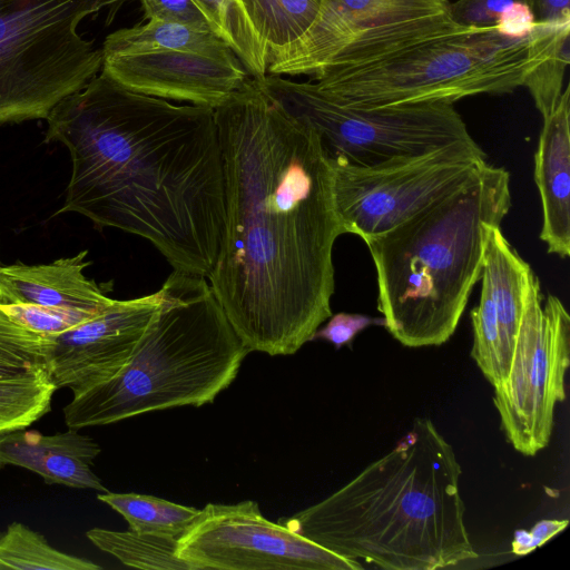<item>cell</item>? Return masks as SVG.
Returning a JSON list of instances; mask_svg holds the SVG:
<instances>
[{"label":"cell","instance_id":"obj_1","mask_svg":"<svg viewBox=\"0 0 570 570\" xmlns=\"http://www.w3.org/2000/svg\"><path fill=\"white\" fill-rule=\"evenodd\" d=\"M214 110L225 217L207 279L249 353L293 355L332 316L333 248L345 234L332 158L258 78Z\"/></svg>","mask_w":570,"mask_h":570},{"label":"cell","instance_id":"obj_2","mask_svg":"<svg viewBox=\"0 0 570 570\" xmlns=\"http://www.w3.org/2000/svg\"><path fill=\"white\" fill-rule=\"evenodd\" d=\"M71 171L56 215L79 214L150 242L174 271L208 277L224 227L215 110L129 90L100 71L47 118Z\"/></svg>","mask_w":570,"mask_h":570},{"label":"cell","instance_id":"obj_3","mask_svg":"<svg viewBox=\"0 0 570 570\" xmlns=\"http://www.w3.org/2000/svg\"><path fill=\"white\" fill-rule=\"evenodd\" d=\"M452 445L428 417L322 501L277 522L354 561L435 570L478 558Z\"/></svg>","mask_w":570,"mask_h":570},{"label":"cell","instance_id":"obj_4","mask_svg":"<svg viewBox=\"0 0 570 570\" xmlns=\"http://www.w3.org/2000/svg\"><path fill=\"white\" fill-rule=\"evenodd\" d=\"M511 207L510 174L485 164L456 190L365 242L377 276V309L406 347L454 334L480 279L489 227Z\"/></svg>","mask_w":570,"mask_h":570},{"label":"cell","instance_id":"obj_5","mask_svg":"<svg viewBox=\"0 0 570 570\" xmlns=\"http://www.w3.org/2000/svg\"><path fill=\"white\" fill-rule=\"evenodd\" d=\"M161 304L127 364L63 407L80 430L177 406H202L236 379L249 353L206 277L174 271Z\"/></svg>","mask_w":570,"mask_h":570},{"label":"cell","instance_id":"obj_6","mask_svg":"<svg viewBox=\"0 0 570 570\" xmlns=\"http://www.w3.org/2000/svg\"><path fill=\"white\" fill-rule=\"evenodd\" d=\"M528 37L494 27L468 28L362 65L330 67L312 78L324 92L355 107L455 102L509 94L522 86Z\"/></svg>","mask_w":570,"mask_h":570},{"label":"cell","instance_id":"obj_7","mask_svg":"<svg viewBox=\"0 0 570 570\" xmlns=\"http://www.w3.org/2000/svg\"><path fill=\"white\" fill-rule=\"evenodd\" d=\"M124 0H0V125L46 119L102 68L80 23Z\"/></svg>","mask_w":570,"mask_h":570},{"label":"cell","instance_id":"obj_8","mask_svg":"<svg viewBox=\"0 0 570 570\" xmlns=\"http://www.w3.org/2000/svg\"><path fill=\"white\" fill-rule=\"evenodd\" d=\"M258 79L291 115L318 132L330 157L351 165L375 166L452 144L474 142L451 102L355 107L340 102L314 81L269 73Z\"/></svg>","mask_w":570,"mask_h":570},{"label":"cell","instance_id":"obj_9","mask_svg":"<svg viewBox=\"0 0 570 570\" xmlns=\"http://www.w3.org/2000/svg\"><path fill=\"white\" fill-rule=\"evenodd\" d=\"M318 13L296 41L269 53L267 73L316 77L461 32L449 0H318Z\"/></svg>","mask_w":570,"mask_h":570},{"label":"cell","instance_id":"obj_10","mask_svg":"<svg viewBox=\"0 0 570 570\" xmlns=\"http://www.w3.org/2000/svg\"><path fill=\"white\" fill-rule=\"evenodd\" d=\"M474 142H458L375 166L332 158L334 199L345 234L364 242L464 185L485 164Z\"/></svg>","mask_w":570,"mask_h":570},{"label":"cell","instance_id":"obj_11","mask_svg":"<svg viewBox=\"0 0 570 570\" xmlns=\"http://www.w3.org/2000/svg\"><path fill=\"white\" fill-rule=\"evenodd\" d=\"M569 363V313L554 295L543 303L533 274L508 373L493 387L501 430L522 455L534 456L549 444L556 407L566 400Z\"/></svg>","mask_w":570,"mask_h":570},{"label":"cell","instance_id":"obj_12","mask_svg":"<svg viewBox=\"0 0 570 570\" xmlns=\"http://www.w3.org/2000/svg\"><path fill=\"white\" fill-rule=\"evenodd\" d=\"M190 570H360L363 566L271 522L258 503H208L178 538Z\"/></svg>","mask_w":570,"mask_h":570},{"label":"cell","instance_id":"obj_13","mask_svg":"<svg viewBox=\"0 0 570 570\" xmlns=\"http://www.w3.org/2000/svg\"><path fill=\"white\" fill-rule=\"evenodd\" d=\"M160 289L141 297L115 299L101 313L48 336V373L57 389L72 395L116 375L129 361L161 304Z\"/></svg>","mask_w":570,"mask_h":570},{"label":"cell","instance_id":"obj_14","mask_svg":"<svg viewBox=\"0 0 570 570\" xmlns=\"http://www.w3.org/2000/svg\"><path fill=\"white\" fill-rule=\"evenodd\" d=\"M533 274L500 226L489 227L480 299L471 312V357L492 386L499 385L508 373Z\"/></svg>","mask_w":570,"mask_h":570},{"label":"cell","instance_id":"obj_15","mask_svg":"<svg viewBox=\"0 0 570 570\" xmlns=\"http://www.w3.org/2000/svg\"><path fill=\"white\" fill-rule=\"evenodd\" d=\"M102 58L101 71L129 90L213 109L249 78L234 52L163 50Z\"/></svg>","mask_w":570,"mask_h":570},{"label":"cell","instance_id":"obj_16","mask_svg":"<svg viewBox=\"0 0 570 570\" xmlns=\"http://www.w3.org/2000/svg\"><path fill=\"white\" fill-rule=\"evenodd\" d=\"M88 250L48 264L0 265V303L98 314L114 298L85 275Z\"/></svg>","mask_w":570,"mask_h":570},{"label":"cell","instance_id":"obj_17","mask_svg":"<svg viewBox=\"0 0 570 570\" xmlns=\"http://www.w3.org/2000/svg\"><path fill=\"white\" fill-rule=\"evenodd\" d=\"M100 451L79 430L47 435L20 429L0 434V471L14 465L39 474L48 484L107 492L90 466Z\"/></svg>","mask_w":570,"mask_h":570},{"label":"cell","instance_id":"obj_18","mask_svg":"<svg viewBox=\"0 0 570 570\" xmlns=\"http://www.w3.org/2000/svg\"><path fill=\"white\" fill-rule=\"evenodd\" d=\"M570 88L543 118L534 154V180L542 207L540 239L561 258L570 255Z\"/></svg>","mask_w":570,"mask_h":570},{"label":"cell","instance_id":"obj_19","mask_svg":"<svg viewBox=\"0 0 570 570\" xmlns=\"http://www.w3.org/2000/svg\"><path fill=\"white\" fill-rule=\"evenodd\" d=\"M569 23H540L528 36L525 87L542 118L557 106L570 62Z\"/></svg>","mask_w":570,"mask_h":570},{"label":"cell","instance_id":"obj_20","mask_svg":"<svg viewBox=\"0 0 570 570\" xmlns=\"http://www.w3.org/2000/svg\"><path fill=\"white\" fill-rule=\"evenodd\" d=\"M101 50L102 56L163 50H189L216 55L233 52L227 42L214 32L160 19H148L145 23L109 33L104 40Z\"/></svg>","mask_w":570,"mask_h":570},{"label":"cell","instance_id":"obj_21","mask_svg":"<svg viewBox=\"0 0 570 570\" xmlns=\"http://www.w3.org/2000/svg\"><path fill=\"white\" fill-rule=\"evenodd\" d=\"M87 538L101 551L121 563L145 570H190L177 557L178 538L137 532L92 528Z\"/></svg>","mask_w":570,"mask_h":570},{"label":"cell","instance_id":"obj_22","mask_svg":"<svg viewBox=\"0 0 570 570\" xmlns=\"http://www.w3.org/2000/svg\"><path fill=\"white\" fill-rule=\"evenodd\" d=\"M98 500L117 511L129 529L179 538L193 523L200 509L165 499L137 493L100 492Z\"/></svg>","mask_w":570,"mask_h":570},{"label":"cell","instance_id":"obj_23","mask_svg":"<svg viewBox=\"0 0 570 570\" xmlns=\"http://www.w3.org/2000/svg\"><path fill=\"white\" fill-rule=\"evenodd\" d=\"M269 53L299 39L314 22L318 0H238Z\"/></svg>","mask_w":570,"mask_h":570},{"label":"cell","instance_id":"obj_24","mask_svg":"<svg viewBox=\"0 0 570 570\" xmlns=\"http://www.w3.org/2000/svg\"><path fill=\"white\" fill-rule=\"evenodd\" d=\"M99 570L95 562L53 548L47 539L21 522L0 534V570Z\"/></svg>","mask_w":570,"mask_h":570},{"label":"cell","instance_id":"obj_25","mask_svg":"<svg viewBox=\"0 0 570 570\" xmlns=\"http://www.w3.org/2000/svg\"><path fill=\"white\" fill-rule=\"evenodd\" d=\"M57 390L48 371L0 379V434L26 429L47 414Z\"/></svg>","mask_w":570,"mask_h":570},{"label":"cell","instance_id":"obj_26","mask_svg":"<svg viewBox=\"0 0 570 570\" xmlns=\"http://www.w3.org/2000/svg\"><path fill=\"white\" fill-rule=\"evenodd\" d=\"M218 26L223 39L253 78L267 73L269 50L238 0H196Z\"/></svg>","mask_w":570,"mask_h":570},{"label":"cell","instance_id":"obj_27","mask_svg":"<svg viewBox=\"0 0 570 570\" xmlns=\"http://www.w3.org/2000/svg\"><path fill=\"white\" fill-rule=\"evenodd\" d=\"M50 338L12 318L0 303V379L47 370Z\"/></svg>","mask_w":570,"mask_h":570},{"label":"cell","instance_id":"obj_28","mask_svg":"<svg viewBox=\"0 0 570 570\" xmlns=\"http://www.w3.org/2000/svg\"><path fill=\"white\" fill-rule=\"evenodd\" d=\"M2 306L17 322L45 336L66 332L97 315L26 304H2Z\"/></svg>","mask_w":570,"mask_h":570},{"label":"cell","instance_id":"obj_29","mask_svg":"<svg viewBox=\"0 0 570 570\" xmlns=\"http://www.w3.org/2000/svg\"><path fill=\"white\" fill-rule=\"evenodd\" d=\"M148 19L178 22L222 37L213 18L196 0H139Z\"/></svg>","mask_w":570,"mask_h":570},{"label":"cell","instance_id":"obj_30","mask_svg":"<svg viewBox=\"0 0 570 570\" xmlns=\"http://www.w3.org/2000/svg\"><path fill=\"white\" fill-rule=\"evenodd\" d=\"M515 1L524 0H458L450 2L451 19L461 27H494L500 14Z\"/></svg>","mask_w":570,"mask_h":570},{"label":"cell","instance_id":"obj_31","mask_svg":"<svg viewBox=\"0 0 570 570\" xmlns=\"http://www.w3.org/2000/svg\"><path fill=\"white\" fill-rule=\"evenodd\" d=\"M384 325V320L373 318L368 315L341 312L332 314L328 322L318 327L311 341L322 340L332 343L336 348L350 344L353 338L371 325Z\"/></svg>","mask_w":570,"mask_h":570},{"label":"cell","instance_id":"obj_32","mask_svg":"<svg viewBox=\"0 0 570 570\" xmlns=\"http://www.w3.org/2000/svg\"><path fill=\"white\" fill-rule=\"evenodd\" d=\"M568 523V519H547L537 522L529 531H515L511 544L512 552L517 556H524L532 552L563 531Z\"/></svg>","mask_w":570,"mask_h":570},{"label":"cell","instance_id":"obj_33","mask_svg":"<svg viewBox=\"0 0 570 570\" xmlns=\"http://www.w3.org/2000/svg\"><path fill=\"white\" fill-rule=\"evenodd\" d=\"M535 26V18L524 1H515L500 14L495 30L509 38H527Z\"/></svg>","mask_w":570,"mask_h":570},{"label":"cell","instance_id":"obj_34","mask_svg":"<svg viewBox=\"0 0 570 570\" xmlns=\"http://www.w3.org/2000/svg\"><path fill=\"white\" fill-rule=\"evenodd\" d=\"M540 23H569L570 0H524Z\"/></svg>","mask_w":570,"mask_h":570}]
</instances>
